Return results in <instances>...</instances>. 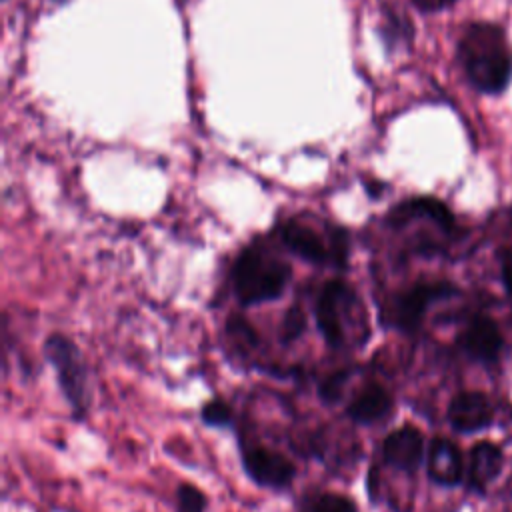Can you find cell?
Returning <instances> with one entry per match:
<instances>
[{
	"mask_svg": "<svg viewBox=\"0 0 512 512\" xmlns=\"http://www.w3.org/2000/svg\"><path fill=\"white\" fill-rule=\"evenodd\" d=\"M458 60L480 92L498 94L508 86L512 50L498 26L486 22L468 26L458 44Z\"/></svg>",
	"mask_w": 512,
	"mask_h": 512,
	"instance_id": "6da1fadb",
	"label": "cell"
},
{
	"mask_svg": "<svg viewBox=\"0 0 512 512\" xmlns=\"http://www.w3.org/2000/svg\"><path fill=\"white\" fill-rule=\"evenodd\" d=\"M356 292L340 278L328 280L314 302L316 326L330 348H342L346 342V310L356 304Z\"/></svg>",
	"mask_w": 512,
	"mask_h": 512,
	"instance_id": "5b68a950",
	"label": "cell"
},
{
	"mask_svg": "<svg viewBox=\"0 0 512 512\" xmlns=\"http://www.w3.org/2000/svg\"><path fill=\"white\" fill-rule=\"evenodd\" d=\"M206 494L194 484H180L176 490V512H204Z\"/></svg>",
	"mask_w": 512,
	"mask_h": 512,
	"instance_id": "2e32d148",
	"label": "cell"
},
{
	"mask_svg": "<svg viewBox=\"0 0 512 512\" xmlns=\"http://www.w3.org/2000/svg\"><path fill=\"white\" fill-rule=\"evenodd\" d=\"M502 334L492 318L476 316L462 334V348L466 354L480 362H492L502 350Z\"/></svg>",
	"mask_w": 512,
	"mask_h": 512,
	"instance_id": "30bf717a",
	"label": "cell"
},
{
	"mask_svg": "<svg viewBox=\"0 0 512 512\" xmlns=\"http://www.w3.org/2000/svg\"><path fill=\"white\" fill-rule=\"evenodd\" d=\"M452 294H456V288L452 284L446 282H422V284H414L412 288L400 292L392 306H390V324L396 326L398 330L404 332H414L418 330L426 310L430 304L450 298Z\"/></svg>",
	"mask_w": 512,
	"mask_h": 512,
	"instance_id": "8992f818",
	"label": "cell"
},
{
	"mask_svg": "<svg viewBox=\"0 0 512 512\" xmlns=\"http://www.w3.org/2000/svg\"><path fill=\"white\" fill-rule=\"evenodd\" d=\"M498 256H500V270H502L504 286L512 296V248H502L498 252Z\"/></svg>",
	"mask_w": 512,
	"mask_h": 512,
	"instance_id": "ffe728a7",
	"label": "cell"
},
{
	"mask_svg": "<svg viewBox=\"0 0 512 512\" xmlns=\"http://www.w3.org/2000/svg\"><path fill=\"white\" fill-rule=\"evenodd\" d=\"M310 512H358V506L344 494L324 492L312 500Z\"/></svg>",
	"mask_w": 512,
	"mask_h": 512,
	"instance_id": "9a60e30c",
	"label": "cell"
},
{
	"mask_svg": "<svg viewBox=\"0 0 512 512\" xmlns=\"http://www.w3.org/2000/svg\"><path fill=\"white\" fill-rule=\"evenodd\" d=\"M426 468L432 482L440 486H456L464 474L460 448L446 438H434L428 448Z\"/></svg>",
	"mask_w": 512,
	"mask_h": 512,
	"instance_id": "8fae6325",
	"label": "cell"
},
{
	"mask_svg": "<svg viewBox=\"0 0 512 512\" xmlns=\"http://www.w3.org/2000/svg\"><path fill=\"white\" fill-rule=\"evenodd\" d=\"M44 356L52 364L58 386L72 406L76 418L88 408V368L78 346L64 334H50L44 340Z\"/></svg>",
	"mask_w": 512,
	"mask_h": 512,
	"instance_id": "277c9868",
	"label": "cell"
},
{
	"mask_svg": "<svg viewBox=\"0 0 512 512\" xmlns=\"http://www.w3.org/2000/svg\"><path fill=\"white\" fill-rule=\"evenodd\" d=\"M292 266L266 248L252 244L244 248L232 266V290L242 306L276 300L286 290Z\"/></svg>",
	"mask_w": 512,
	"mask_h": 512,
	"instance_id": "3957f363",
	"label": "cell"
},
{
	"mask_svg": "<svg viewBox=\"0 0 512 512\" xmlns=\"http://www.w3.org/2000/svg\"><path fill=\"white\" fill-rule=\"evenodd\" d=\"M348 376H350V368H342V370H336L332 374H328L320 384H318V396L324 404H334L340 396H342V390L348 382Z\"/></svg>",
	"mask_w": 512,
	"mask_h": 512,
	"instance_id": "ac0fdd59",
	"label": "cell"
},
{
	"mask_svg": "<svg viewBox=\"0 0 512 512\" xmlns=\"http://www.w3.org/2000/svg\"><path fill=\"white\" fill-rule=\"evenodd\" d=\"M276 234L284 248L314 266L348 268L350 236L342 226L312 220V216L296 214L276 226Z\"/></svg>",
	"mask_w": 512,
	"mask_h": 512,
	"instance_id": "7a4b0ae2",
	"label": "cell"
},
{
	"mask_svg": "<svg viewBox=\"0 0 512 512\" xmlns=\"http://www.w3.org/2000/svg\"><path fill=\"white\" fill-rule=\"evenodd\" d=\"M304 330H306V316L300 310V306L288 308L282 318V326H280V342L290 344V342L298 340L304 334Z\"/></svg>",
	"mask_w": 512,
	"mask_h": 512,
	"instance_id": "e0dca14e",
	"label": "cell"
},
{
	"mask_svg": "<svg viewBox=\"0 0 512 512\" xmlns=\"http://www.w3.org/2000/svg\"><path fill=\"white\" fill-rule=\"evenodd\" d=\"M424 456L422 432L414 426H402L390 432L382 442V458L388 466L404 472H414Z\"/></svg>",
	"mask_w": 512,
	"mask_h": 512,
	"instance_id": "9c48e42d",
	"label": "cell"
},
{
	"mask_svg": "<svg viewBox=\"0 0 512 512\" xmlns=\"http://www.w3.org/2000/svg\"><path fill=\"white\" fill-rule=\"evenodd\" d=\"M226 332L244 350H252V348L258 346V334H256L254 326L242 314H232L228 318Z\"/></svg>",
	"mask_w": 512,
	"mask_h": 512,
	"instance_id": "5bb4252c",
	"label": "cell"
},
{
	"mask_svg": "<svg viewBox=\"0 0 512 512\" xmlns=\"http://www.w3.org/2000/svg\"><path fill=\"white\" fill-rule=\"evenodd\" d=\"M422 8H436V6H440V4H444V2H452V0H416Z\"/></svg>",
	"mask_w": 512,
	"mask_h": 512,
	"instance_id": "44dd1931",
	"label": "cell"
},
{
	"mask_svg": "<svg viewBox=\"0 0 512 512\" xmlns=\"http://www.w3.org/2000/svg\"><path fill=\"white\" fill-rule=\"evenodd\" d=\"M242 468L252 482L262 488L284 490L296 476L294 462L278 450L266 446H252L242 450Z\"/></svg>",
	"mask_w": 512,
	"mask_h": 512,
	"instance_id": "52a82bcc",
	"label": "cell"
},
{
	"mask_svg": "<svg viewBox=\"0 0 512 512\" xmlns=\"http://www.w3.org/2000/svg\"><path fill=\"white\" fill-rule=\"evenodd\" d=\"M492 416L494 410L488 396L476 390L456 394L448 406V422L458 432H478L490 426Z\"/></svg>",
	"mask_w": 512,
	"mask_h": 512,
	"instance_id": "ba28073f",
	"label": "cell"
},
{
	"mask_svg": "<svg viewBox=\"0 0 512 512\" xmlns=\"http://www.w3.org/2000/svg\"><path fill=\"white\" fill-rule=\"evenodd\" d=\"M392 394L378 382L364 386L348 404L346 416L356 424H374L392 412Z\"/></svg>",
	"mask_w": 512,
	"mask_h": 512,
	"instance_id": "7c38bea8",
	"label": "cell"
},
{
	"mask_svg": "<svg viewBox=\"0 0 512 512\" xmlns=\"http://www.w3.org/2000/svg\"><path fill=\"white\" fill-rule=\"evenodd\" d=\"M200 418L206 426H216V428H222V426H230L232 422V410L230 406L220 400V398H214L210 402H206L200 410Z\"/></svg>",
	"mask_w": 512,
	"mask_h": 512,
	"instance_id": "d6986e66",
	"label": "cell"
},
{
	"mask_svg": "<svg viewBox=\"0 0 512 512\" xmlns=\"http://www.w3.org/2000/svg\"><path fill=\"white\" fill-rule=\"evenodd\" d=\"M500 468H502V450L496 444L478 442L470 450V462H468L470 488L482 490L500 474Z\"/></svg>",
	"mask_w": 512,
	"mask_h": 512,
	"instance_id": "4fadbf2b",
	"label": "cell"
}]
</instances>
